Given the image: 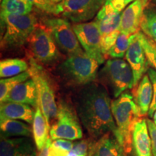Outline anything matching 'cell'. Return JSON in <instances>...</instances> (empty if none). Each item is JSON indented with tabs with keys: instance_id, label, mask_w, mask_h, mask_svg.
<instances>
[{
	"instance_id": "obj_1",
	"label": "cell",
	"mask_w": 156,
	"mask_h": 156,
	"mask_svg": "<svg viewBox=\"0 0 156 156\" xmlns=\"http://www.w3.org/2000/svg\"><path fill=\"white\" fill-rule=\"evenodd\" d=\"M78 94L76 110L81 124L93 138H101L108 132L117 133L107 90L95 83L86 85Z\"/></svg>"
},
{
	"instance_id": "obj_2",
	"label": "cell",
	"mask_w": 156,
	"mask_h": 156,
	"mask_svg": "<svg viewBox=\"0 0 156 156\" xmlns=\"http://www.w3.org/2000/svg\"><path fill=\"white\" fill-rule=\"evenodd\" d=\"M112 111L117 127L116 136L126 153H129L132 151L134 126L142 116L139 107L134 97L130 93L124 92L112 101Z\"/></svg>"
},
{
	"instance_id": "obj_3",
	"label": "cell",
	"mask_w": 156,
	"mask_h": 156,
	"mask_svg": "<svg viewBox=\"0 0 156 156\" xmlns=\"http://www.w3.org/2000/svg\"><path fill=\"white\" fill-rule=\"evenodd\" d=\"M101 64L85 51L69 56L58 67L60 75L67 83L76 85L92 83L98 75Z\"/></svg>"
},
{
	"instance_id": "obj_4",
	"label": "cell",
	"mask_w": 156,
	"mask_h": 156,
	"mask_svg": "<svg viewBox=\"0 0 156 156\" xmlns=\"http://www.w3.org/2000/svg\"><path fill=\"white\" fill-rule=\"evenodd\" d=\"M98 75L115 98L134 87V75L131 67L126 60L122 58H112L107 60Z\"/></svg>"
},
{
	"instance_id": "obj_5",
	"label": "cell",
	"mask_w": 156,
	"mask_h": 156,
	"mask_svg": "<svg viewBox=\"0 0 156 156\" xmlns=\"http://www.w3.org/2000/svg\"><path fill=\"white\" fill-rule=\"evenodd\" d=\"M1 23L5 27L2 38V46L5 48H17L25 45L38 24L36 16L31 13L1 16Z\"/></svg>"
},
{
	"instance_id": "obj_6",
	"label": "cell",
	"mask_w": 156,
	"mask_h": 156,
	"mask_svg": "<svg viewBox=\"0 0 156 156\" xmlns=\"http://www.w3.org/2000/svg\"><path fill=\"white\" fill-rule=\"evenodd\" d=\"M31 78L36 83L38 92V105L41 107L48 124L54 119H56L58 114V106L55 101V95L48 79L43 68L34 58L30 60Z\"/></svg>"
},
{
	"instance_id": "obj_7",
	"label": "cell",
	"mask_w": 156,
	"mask_h": 156,
	"mask_svg": "<svg viewBox=\"0 0 156 156\" xmlns=\"http://www.w3.org/2000/svg\"><path fill=\"white\" fill-rule=\"evenodd\" d=\"M44 25L62 53L69 56L83 52L73 26L65 18L51 17L46 19L44 21Z\"/></svg>"
},
{
	"instance_id": "obj_8",
	"label": "cell",
	"mask_w": 156,
	"mask_h": 156,
	"mask_svg": "<svg viewBox=\"0 0 156 156\" xmlns=\"http://www.w3.org/2000/svg\"><path fill=\"white\" fill-rule=\"evenodd\" d=\"M27 44L33 58L40 63L49 64L60 56L59 49L45 25L37 24Z\"/></svg>"
},
{
	"instance_id": "obj_9",
	"label": "cell",
	"mask_w": 156,
	"mask_h": 156,
	"mask_svg": "<svg viewBox=\"0 0 156 156\" xmlns=\"http://www.w3.org/2000/svg\"><path fill=\"white\" fill-rule=\"evenodd\" d=\"M122 13L113 8L108 3L104 4L95 17L101 36V49L105 56L116 42L121 33L120 25Z\"/></svg>"
},
{
	"instance_id": "obj_10",
	"label": "cell",
	"mask_w": 156,
	"mask_h": 156,
	"mask_svg": "<svg viewBox=\"0 0 156 156\" xmlns=\"http://www.w3.org/2000/svg\"><path fill=\"white\" fill-rule=\"evenodd\" d=\"M50 138L76 140L83 138V130L75 111L66 103H60L56 122L50 128Z\"/></svg>"
},
{
	"instance_id": "obj_11",
	"label": "cell",
	"mask_w": 156,
	"mask_h": 156,
	"mask_svg": "<svg viewBox=\"0 0 156 156\" xmlns=\"http://www.w3.org/2000/svg\"><path fill=\"white\" fill-rule=\"evenodd\" d=\"M106 0H64L58 5V15L75 23H86L96 17Z\"/></svg>"
},
{
	"instance_id": "obj_12",
	"label": "cell",
	"mask_w": 156,
	"mask_h": 156,
	"mask_svg": "<svg viewBox=\"0 0 156 156\" xmlns=\"http://www.w3.org/2000/svg\"><path fill=\"white\" fill-rule=\"evenodd\" d=\"M73 28L84 51L102 64L106 56L101 49V36L97 21L75 23Z\"/></svg>"
},
{
	"instance_id": "obj_13",
	"label": "cell",
	"mask_w": 156,
	"mask_h": 156,
	"mask_svg": "<svg viewBox=\"0 0 156 156\" xmlns=\"http://www.w3.org/2000/svg\"><path fill=\"white\" fill-rule=\"evenodd\" d=\"M125 58L134 75V87L138 85L147 69V58L140 40V31L132 35L129 47Z\"/></svg>"
},
{
	"instance_id": "obj_14",
	"label": "cell",
	"mask_w": 156,
	"mask_h": 156,
	"mask_svg": "<svg viewBox=\"0 0 156 156\" xmlns=\"http://www.w3.org/2000/svg\"><path fill=\"white\" fill-rule=\"evenodd\" d=\"M37 147L30 137H7L1 135L0 156H38Z\"/></svg>"
},
{
	"instance_id": "obj_15",
	"label": "cell",
	"mask_w": 156,
	"mask_h": 156,
	"mask_svg": "<svg viewBox=\"0 0 156 156\" xmlns=\"http://www.w3.org/2000/svg\"><path fill=\"white\" fill-rule=\"evenodd\" d=\"M142 0H134L122 13L120 30L130 35L139 32L144 13Z\"/></svg>"
},
{
	"instance_id": "obj_16",
	"label": "cell",
	"mask_w": 156,
	"mask_h": 156,
	"mask_svg": "<svg viewBox=\"0 0 156 156\" xmlns=\"http://www.w3.org/2000/svg\"><path fill=\"white\" fill-rule=\"evenodd\" d=\"M4 102L24 103L36 108L38 104V99L36 83L30 77L20 83L9 93Z\"/></svg>"
},
{
	"instance_id": "obj_17",
	"label": "cell",
	"mask_w": 156,
	"mask_h": 156,
	"mask_svg": "<svg viewBox=\"0 0 156 156\" xmlns=\"http://www.w3.org/2000/svg\"><path fill=\"white\" fill-rule=\"evenodd\" d=\"M132 151L134 156H153L151 139L145 119H140L134 126Z\"/></svg>"
},
{
	"instance_id": "obj_18",
	"label": "cell",
	"mask_w": 156,
	"mask_h": 156,
	"mask_svg": "<svg viewBox=\"0 0 156 156\" xmlns=\"http://www.w3.org/2000/svg\"><path fill=\"white\" fill-rule=\"evenodd\" d=\"M126 154L116 135L108 132L93 145L91 156H126Z\"/></svg>"
},
{
	"instance_id": "obj_19",
	"label": "cell",
	"mask_w": 156,
	"mask_h": 156,
	"mask_svg": "<svg viewBox=\"0 0 156 156\" xmlns=\"http://www.w3.org/2000/svg\"><path fill=\"white\" fill-rule=\"evenodd\" d=\"M32 107L24 103L4 102L0 106V115L4 118L23 121L27 124H32L36 113Z\"/></svg>"
},
{
	"instance_id": "obj_20",
	"label": "cell",
	"mask_w": 156,
	"mask_h": 156,
	"mask_svg": "<svg viewBox=\"0 0 156 156\" xmlns=\"http://www.w3.org/2000/svg\"><path fill=\"white\" fill-rule=\"evenodd\" d=\"M153 89L149 76L145 75L134 93V100L139 107L142 116L148 114L153 101Z\"/></svg>"
},
{
	"instance_id": "obj_21",
	"label": "cell",
	"mask_w": 156,
	"mask_h": 156,
	"mask_svg": "<svg viewBox=\"0 0 156 156\" xmlns=\"http://www.w3.org/2000/svg\"><path fill=\"white\" fill-rule=\"evenodd\" d=\"M49 128L50 126L48 124L41 107L38 104L36 108L32 129L35 144L38 151H40L44 147L49 138L48 137V132L50 131Z\"/></svg>"
},
{
	"instance_id": "obj_22",
	"label": "cell",
	"mask_w": 156,
	"mask_h": 156,
	"mask_svg": "<svg viewBox=\"0 0 156 156\" xmlns=\"http://www.w3.org/2000/svg\"><path fill=\"white\" fill-rule=\"evenodd\" d=\"M0 129L2 132L1 135L7 137H31L33 135V129H31L30 126L26 123L20 122V120L1 117Z\"/></svg>"
},
{
	"instance_id": "obj_23",
	"label": "cell",
	"mask_w": 156,
	"mask_h": 156,
	"mask_svg": "<svg viewBox=\"0 0 156 156\" xmlns=\"http://www.w3.org/2000/svg\"><path fill=\"white\" fill-rule=\"evenodd\" d=\"M30 66L20 58H5L0 62V77H11L28 71Z\"/></svg>"
},
{
	"instance_id": "obj_24",
	"label": "cell",
	"mask_w": 156,
	"mask_h": 156,
	"mask_svg": "<svg viewBox=\"0 0 156 156\" xmlns=\"http://www.w3.org/2000/svg\"><path fill=\"white\" fill-rule=\"evenodd\" d=\"M32 9V4L28 0H2L1 16L28 15L31 12Z\"/></svg>"
},
{
	"instance_id": "obj_25",
	"label": "cell",
	"mask_w": 156,
	"mask_h": 156,
	"mask_svg": "<svg viewBox=\"0 0 156 156\" xmlns=\"http://www.w3.org/2000/svg\"><path fill=\"white\" fill-rule=\"evenodd\" d=\"M31 77L30 70L11 77L2 78L0 80V101L1 103L5 101L9 93L20 83H23Z\"/></svg>"
},
{
	"instance_id": "obj_26",
	"label": "cell",
	"mask_w": 156,
	"mask_h": 156,
	"mask_svg": "<svg viewBox=\"0 0 156 156\" xmlns=\"http://www.w3.org/2000/svg\"><path fill=\"white\" fill-rule=\"evenodd\" d=\"M143 34L156 43V11L146 9L144 11L143 17L140 25Z\"/></svg>"
},
{
	"instance_id": "obj_27",
	"label": "cell",
	"mask_w": 156,
	"mask_h": 156,
	"mask_svg": "<svg viewBox=\"0 0 156 156\" xmlns=\"http://www.w3.org/2000/svg\"><path fill=\"white\" fill-rule=\"evenodd\" d=\"M132 35L121 32L117 38L116 42L112 48L109 51L108 56L112 58H122L126 55L130 42H131Z\"/></svg>"
},
{
	"instance_id": "obj_28",
	"label": "cell",
	"mask_w": 156,
	"mask_h": 156,
	"mask_svg": "<svg viewBox=\"0 0 156 156\" xmlns=\"http://www.w3.org/2000/svg\"><path fill=\"white\" fill-rule=\"evenodd\" d=\"M140 36L148 63L156 69V43L140 31Z\"/></svg>"
},
{
	"instance_id": "obj_29",
	"label": "cell",
	"mask_w": 156,
	"mask_h": 156,
	"mask_svg": "<svg viewBox=\"0 0 156 156\" xmlns=\"http://www.w3.org/2000/svg\"><path fill=\"white\" fill-rule=\"evenodd\" d=\"M36 8L48 14L58 15V5H54L48 2L46 0H28Z\"/></svg>"
},
{
	"instance_id": "obj_30",
	"label": "cell",
	"mask_w": 156,
	"mask_h": 156,
	"mask_svg": "<svg viewBox=\"0 0 156 156\" xmlns=\"http://www.w3.org/2000/svg\"><path fill=\"white\" fill-rule=\"evenodd\" d=\"M93 145H91L87 140H80L74 143L73 150L79 156H91Z\"/></svg>"
},
{
	"instance_id": "obj_31",
	"label": "cell",
	"mask_w": 156,
	"mask_h": 156,
	"mask_svg": "<svg viewBox=\"0 0 156 156\" xmlns=\"http://www.w3.org/2000/svg\"><path fill=\"white\" fill-rule=\"evenodd\" d=\"M147 75L149 76L153 89V101H152L151 108H150L149 112H148V116L150 117H153L154 113L156 111V70L153 69V68H149L147 69Z\"/></svg>"
},
{
	"instance_id": "obj_32",
	"label": "cell",
	"mask_w": 156,
	"mask_h": 156,
	"mask_svg": "<svg viewBox=\"0 0 156 156\" xmlns=\"http://www.w3.org/2000/svg\"><path fill=\"white\" fill-rule=\"evenodd\" d=\"M74 143L71 140L58 139L51 142V147L56 151L67 153L73 148Z\"/></svg>"
},
{
	"instance_id": "obj_33",
	"label": "cell",
	"mask_w": 156,
	"mask_h": 156,
	"mask_svg": "<svg viewBox=\"0 0 156 156\" xmlns=\"http://www.w3.org/2000/svg\"><path fill=\"white\" fill-rule=\"evenodd\" d=\"M146 121H147L148 130H149L151 139L153 156H156V125L153 121L149 119H147Z\"/></svg>"
},
{
	"instance_id": "obj_34",
	"label": "cell",
	"mask_w": 156,
	"mask_h": 156,
	"mask_svg": "<svg viewBox=\"0 0 156 156\" xmlns=\"http://www.w3.org/2000/svg\"><path fill=\"white\" fill-rule=\"evenodd\" d=\"M134 1V0H106V2L112 5L115 10L122 12L126 6Z\"/></svg>"
},
{
	"instance_id": "obj_35",
	"label": "cell",
	"mask_w": 156,
	"mask_h": 156,
	"mask_svg": "<svg viewBox=\"0 0 156 156\" xmlns=\"http://www.w3.org/2000/svg\"><path fill=\"white\" fill-rule=\"evenodd\" d=\"M51 138H48L46 143L45 144V145L44 146V147L39 151V153L38 156H48L49 155V152H50V147L51 145Z\"/></svg>"
},
{
	"instance_id": "obj_36",
	"label": "cell",
	"mask_w": 156,
	"mask_h": 156,
	"mask_svg": "<svg viewBox=\"0 0 156 156\" xmlns=\"http://www.w3.org/2000/svg\"><path fill=\"white\" fill-rule=\"evenodd\" d=\"M67 153H62V152L56 151V150L53 149L51 147V145L50 147V152H49V155L48 156H66Z\"/></svg>"
},
{
	"instance_id": "obj_37",
	"label": "cell",
	"mask_w": 156,
	"mask_h": 156,
	"mask_svg": "<svg viewBox=\"0 0 156 156\" xmlns=\"http://www.w3.org/2000/svg\"><path fill=\"white\" fill-rule=\"evenodd\" d=\"M48 2H49L50 4L54 5H58L59 4H61L64 0H46Z\"/></svg>"
},
{
	"instance_id": "obj_38",
	"label": "cell",
	"mask_w": 156,
	"mask_h": 156,
	"mask_svg": "<svg viewBox=\"0 0 156 156\" xmlns=\"http://www.w3.org/2000/svg\"><path fill=\"white\" fill-rule=\"evenodd\" d=\"M66 156H79V155H78L75 151H73V150H72V151H70L69 153H67V155Z\"/></svg>"
},
{
	"instance_id": "obj_39",
	"label": "cell",
	"mask_w": 156,
	"mask_h": 156,
	"mask_svg": "<svg viewBox=\"0 0 156 156\" xmlns=\"http://www.w3.org/2000/svg\"><path fill=\"white\" fill-rule=\"evenodd\" d=\"M153 122L155 123V124L156 125V111H155V112L154 113L153 116Z\"/></svg>"
},
{
	"instance_id": "obj_40",
	"label": "cell",
	"mask_w": 156,
	"mask_h": 156,
	"mask_svg": "<svg viewBox=\"0 0 156 156\" xmlns=\"http://www.w3.org/2000/svg\"></svg>"
}]
</instances>
